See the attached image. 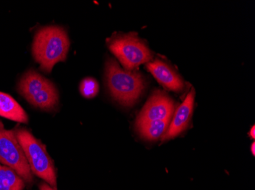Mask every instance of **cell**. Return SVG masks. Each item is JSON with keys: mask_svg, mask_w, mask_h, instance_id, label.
Instances as JSON below:
<instances>
[{"mask_svg": "<svg viewBox=\"0 0 255 190\" xmlns=\"http://www.w3.org/2000/svg\"><path fill=\"white\" fill-rule=\"evenodd\" d=\"M70 41L64 28L48 26L41 28L34 35L32 54L41 70L51 72L55 64L64 61Z\"/></svg>", "mask_w": 255, "mask_h": 190, "instance_id": "6da1fadb", "label": "cell"}, {"mask_svg": "<svg viewBox=\"0 0 255 190\" xmlns=\"http://www.w3.org/2000/svg\"><path fill=\"white\" fill-rule=\"evenodd\" d=\"M17 139L25 153L32 174L44 180L50 187L57 190L55 167L45 146L37 139L27 128L14 129Z\"/></svg>", "mask_w": 255, "mask_h": 190, "instance_id": "7a4b0ae2", "label": "cell"}, {"mask_svg": "<svg viewBox=\"0 0 255 190\" xmlns=\"http://www.w3.org/2000/svg\"><path fill=\"white\" fill-rule=\"evenodd\" d=\"M107 84L113 98L124 106H132L144 88L141 74L120 68L113 59H109L106 65Z\"/></svg>", "mask_w": 255, "mask_h": 190, "instance_id": "3957f363", "label": "cell"}, {"mask_svg": "<svg viewBox=\"0 0 255 190\" xmlns=\"http://www.w3.org/2000/svg\"><path fill=\"white\" fill-rule=\"evenodd\" d=\"M18 90L28 103L40 109L50 111L58 102V92L54 84L34 70L24 74Z\"/></svg>", "mask_w": 255, "mask_h": 190, "instance_id": "277c9868", "label": "cell"}, {"mask_svg": "<svg viewBox=\"0 0 255 190\" xmlns=\"http://www.w3.org/2000/svg\"><path fill=\"white\" fill-rule=\"evenodd\" d=\"M108 46L127 71L148 63L152 59L148 47L134 33L116 35L109 39Z\"/></svg>", "mask_w": 255, "mask_h": 190, "instance_id": "5b68a950", "label": "cell"}, {"mask_svg": "<svg viewBox=\"0 0 255 190\" xmlns=\"http://www.w3.org/2000/svg\"><path fill=\"white\" fill-rule=\"evenodd\" d=\"M0 163L15 171L23 181L31 184L34 181L25 153L14 129H6L0 121Z\"/></svg>", "mask_w": 255, "mask_h": 190, "instance_id": "8992f818", "label": "cell"}, {"mask_svg": "<svg viewBox=\"0 0 255 190\" xmlns=\"http://www.w3.org/2000/svg\"><path fill=\"white\" fill-rule=\"evenodd\" d=\"M174 111L173 100L163 91H156L137 117L136 126L154 121L171 119Z\"/></svg>", "mask_w": 255, "mask_h": 190, "instance_id": "52a82bcc", "label": "cell"}, {"mask_svg": "<svg viewBox=\"0 0 255 190\" xmlns=\"http://www.w3.org/2000/svg\"><path fill=\"white\" fill-rule=\"evenodd\" d=\"M194 96V90L192 89L187 98H185L183 102L177 108L167 132L162 136L163 141L177 136L187 128L193 113Z\"/></svg>", "mask_w": 255, "mask_h": 190, "instance_id": "ba28073f", "label": "cell"}, {"mask_svg": "<svg viewBox=\"0 0 255 190\" xmlns=\"http://www.w3.org/2000/svg\"><path fill=\"white\" fill-rule=\"evenodd\" d=\"M147 67L154 78L165 88L177 92L183 90L181 78L167 64L156 60L154 62L148 63Z\"/></svg>", "mask_w": 255, "mask_h": 190, "instance_id": "9c48e42d", "label": "cell"}, {"mask_svg": "<svg viewBox=\"0 0 255 190\" xmlns=\"http://www.w3.org/2000/svg\"><path fill=\"white\" fill-rule=\"evenodd\" d=\"M0 117L21 124L28 122L25 110L9 94L3 92H0Z\"/></svg>", "mask_w": 255, "mask_h": 190, "instance_id": "30bf717a", "label": "cell"}, {"mask_svg": "<svg viewBox=\"0 0 255 190\" xmlns=\"http://www.w3.org/2000/svg\"><path fill=\"white\" fill-rule=\"evenodd\" d=\"M170 119L163 121H154L136 126L139 134L149 141H154L163 136L167 132Z\"/></svg>", "mask_w": 255, "mask_h": 190, "instance_id": "8fae6325", "label": "cell"}, {"mask_svg": "<svg viewBox=\"0 0 255 190\" xmlns=\"http://www.w3.org/2000/svg\"><path fill=\"white\" fill-rule=\"evenodd\" d=\"M25 187V181L15 171L0 164V190H23Z\"/></svg>", "mask_w": 255, "mask_h": 190, "instance_id": "7c38bea8", "label": "cell"}, {"mask_svg": "<svg viewBox=\"0 0 255 190\" xmlns=\"http://www.w3.org/2000/svg\"><path fill=\"white\" fill-rule=\"evenodd\" d=\"M80 91L85 98H94L98 94V82L93 78H84L80 83Z\"/></svg>", "mask_w": 255, "mask_h": 190, "instance_id": "4fadbf2b", "label": "cell"}, {"mask_svg": "<svg viewBox=\"0 0 255 190\" xmlns=\"http://www.w3.org/2000/svg\"><path fill=\"white\" fill-rule=\"evenodd\" d=\"M40 190H57L53 189L52 187H50L48 184H45V183H41L39 185Z\"/></svg>", "mask_w": 255, "mask_h": 190, "instance_id": "5bb4252c", "label": "cell"}, {"mask_svg": "<svg viewBox=\"0 0 255 190\" xmlns=\"http://www.w3.org/2000/svg\"><path fill=\"white\" fill-rule=\"evenodd\" d=\"M255 126H253L252 127V129H251L250 133H249V135H250V137H252V138H255Z\"/></svg>", "mask_w": 255, "mask_h": 190, "instance_id": "9a60e30c", "label": "cell"}, {"mask_svg": "<svg viewBox=\"0 0 255 190\" xmlns=\"http://www.w3.org/2000/svg\"><path fill=\"white\" fill-rule=\"evenodd\" d=\"M255 142H253V143H252V154H253L254 155H255Z\"/></svg>", "mask_w": 255, "mask_h": 190, "instance_id": "2e32d148", "label": "cell"}]
</instances>
